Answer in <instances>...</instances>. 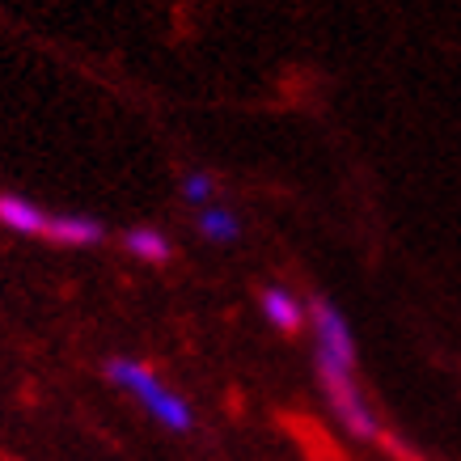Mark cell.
Returning a JSON list of instances; mask_svg holds the SVG:
<instances>
[{
	"label": "cell",
	"mask_w": 461,
	"mask_h": 461,
	"mask_svg": "<svg viewBox=\"0 0 461 461\" xmlns=\"http://www.w3.org/2000/svg\"><path fill=\"white\" fill-rule=\"evenodd\" d=\"M42 238L59 241V246H94V241H102V224L89 216H47Z\"/></svg>",
	"instance_id": "5b68a950"
},
{
	"label": "cell",
	"mask_w": 461,
	"mask_h": 461,
	"mask_svg": "<svg viewBox=\"0 0 461 461\" xmlns=\"http://www.w3.org/2000/svg\"><path fill=\"white\" fill-rule=\"evenodd\" d=\"M263 313L284 335H296V330L305 326V305H301L296 293H288V288H263Z\"/></svg>",
	"instance_id": "277c9868"
},
{
	"label": "cell",
	"mask_w": 461,
	"mask_h": 461,
	"mask_svg": "<svg viewBox=\"0 0 461 461\" xmlns=\"http://www.w3.org/2000/svg\"><path fill=\"white\" fill-rule=\"evenodd\" d=\"M182 195L191 199V203H208L212 178H208V174H186V178H182Z\"/></svg>",
	"instance_id": "9c48e42d"
},
{
	"label": "cell",
	"mask_w": 461,
	"mask_h": 461,
	"mask_svg": "<svg viewBox=\"0 0 461 461\" xmlns=\"http://www.w3.org/2000/svg\"><path fill=\"white\" fill-rule=\"evenodd\" d=\"M123 246L136 258H144V263H166L169 258V241H166V233H157V229H131L123 238Z\"/></svg>",
	"instance_id": "ba28073f"
},
{
	"label": "cell",
	"mask_w": 461,
	"mask_h": 461,
	"mask_svg": "<svg viewBox=\"0 0 461 461\" xmlns=\"http://www.w3.org/2000/svg\"><path fill=\"white\" fill-rule=\"evenodd\" d=\"M309 321H313V360L318 364H330V368H343V373H356V339H351V326L348 318L339 313L326 296H313L305 305Z\"/></svg>",
	"instance_id": "3957f363"
},
{
	"label": "cell",
	"mask_w": 461,
	"mask_h": 461,
	"mask_svg": "<svg viewBox=\"0 0 461 461\" xmlns=\"http://www.w3.org/2000/svg\"><path fill=\"white\" fill-rule=\"evenodd\" d=\"M0 224H9L17 233H30V238L47 233V216L30 199H17V195H0Z\"/></svg>",
	"instance_id": "8992f818"
},
{
	"label": "cell",
	"mask_w": 461,
	"mask_h": 461,
	"mask_svg": "<svg viewBox=\"0 0 461 461\" xmlns=\"http://www.w3.org/2000/svg\"><path fill=\"white\" fill-rule=\"evenodd\" d=\"M318 381H321V390H326V402H330V411H335V420L343 423L351 436H360V440L381 436V423H377V415H373V406L364 402L360 385H356V373L318 364Z\"/></svg>",
	"instance_id": "7a4b0ae2"
},
{
	"label": "cell",
	"mask_w": 461,
	"mask_h": 461,
	"mask_svg": "<svg viewBox=\"0 0 461 461\" xmlns=\"http://www.w3.org/2000/svg\"><path fill=\"white\" fill-rule=\"evenodd\" d=\"M106 377H111L119 390L131 393V398H136V402H140L144 411L161 423V428H169V432H186V428L195 423L191 406L182 402L178 393L169 390L149 364H140V360H111L106 364Z\"/></svg>",
	"instance_id": "6da1fadb"
},
{
	"label": "cell",
	"mask_w": 461,
	"mask_h": 461,
	"mask_svg": "<svg viewBox=\"0 0 461 461\" xmlns=\"http://www.w3.org/2000/svg\"><path fill=\"white\" fill-rule=\"evenodd\" d=\"M199 233H203L208 241H221V246H229V241L241 238V221L229 208H208L203 216H199Z\"/></svg>",
	"instance_id": "52a82bcc"
}]
</instances>
